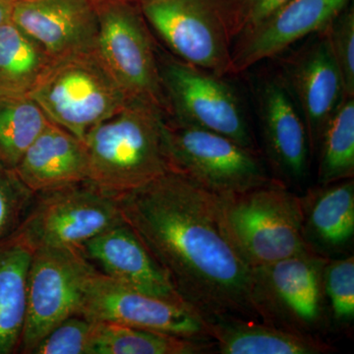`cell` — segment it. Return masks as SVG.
I'll use <instances>...</instances> for the list:
<instances>
[{
  "mask_svg": "<svg viewBox=\"0 0 354 354\" xmlns=\"http://www.w3.org/2000/svg\"><path fill=\"white\" fill-rule=\"evenodd\" d=\"M118 199L125 223L190 308L206 321L260 320L253 268L225 230L218 195L171 169Z\"/></svg>",
  "mask_w": 354,
  "mask_h": 354,
  "instance_id": "6da1fadb",
  "label": "cell"
},
{
  "mask_svg": "<svg viewBox=\"0 0 354 354\" xmlns=\"http://www.w3.org/2000/svg\"><path fill=\"white\" fill-rule=\"evenodd\" d=\"M167 111L144 97H130L84 139L88 183L118 197L171 171L165 146Z\"/></svg>",
  "mask_w": 354,
  "mask_h": 354,
  "instance_id": "7a4b0ae2",
  "label": "cell"
},
{
  "mask_svg": "<svg viewBox=\"0 0 354 354\" xmlns=\"http://www.w3.org/2000/svg\"><path fill=\"white\" fill-rule=\"evenodd\" d=\"M221 218L252 268L309 250L304 236L302 197L279 179L239 194L218 196Z\"/></svg>",
  "mask_w": 354,
  "mask_h": 354,
  "instance_id": "3957f363",
  "label": "cell"
},
{
  "mask_svg": "<svg viewBox=\"0 0 354 354\" xmlns=\"http://www.w3.org/2000/svg\"><path fill=\"white\" fill-rule=\"evenodd\" d=\"M29 95L51 122L83 142L130 97L95 50L51 59Z\"/></svg>",
  "mask_w": 354,
  "mask_h": 354,
  "instance_id": "277c9868",
  "label": "cell"
},
{
  "mask_svg": "<svg viewBox=\"0 0 354 354\" xmlns=\"http://www.w3.org/2000/svg\"><path fill=\"white\" fill-rule=\"evenodd\" d=\"M140 11L174 57L220 77L232 73L230 7L221 0H141Z\"/></svg>",
  "mask_w": 354,
  "mask_h": 354,
  "instance_id": "5b68a950",
  "label": "cell"
},
{
  "mask_svg": "<svg viewBox=\"0 0 354 354\" xmlns=\"http://www.w3.org/2000/svg\"><path fill=\"white\" fill-rule=\"evenodd\" d=\"M165 139L172 171L218 196L239 194L272 179L255 151L167 114Z\"/></svg>",
  "mask_w": 354,
  "mask_h": 354,
  "instance_id": "8992f818",
  "label": "cell"
},
{
  "mask_svg": "<svg viewBox=\"0 0 354 354\" xmlns=\"http://www.w3.org/2000/svg\"><path fill=\"white\" fill-rule=\"evenodd\" d=\"M123 221L118 197L86 181L35 194L13 234L32 251L41 247L81 249L95 235Z\"/></svg>",
  "mask_w": 354,
  "mask_h": 354,
  "instance_id": "52a82bcc",
  "label": "cell"
},
{
  "mask_svg": "<svg viewBox=\"0 0 354 354\" xmlns=\"http://www.w3.org/2000/svg\"><path fill=\"white\" fill-rule=\"evenodd\" d=\"M158 64L169 118L223 135L256 152L241 100L223 77L160 55L158 50Z\"/></svg>",
  "mask_w": 354,
  "mask_h": 354,
  "instance_id": "ba28073f",
  "label": "cell"
},
{
  "mask_svg": "<svg viewBox=\"0 0 354 354\" xmlns=\"http://www.w3.org/2000/svg\"><path fill=\"white\" fill-rule=\"evenodd\" d=\"M95 2L97 57L129 97L150 100L167 111L158 50L141 11L125 0Z\"/></svg>",
  "mask_w": 354,
  "mask_h": 354,
  "instance_id": "9c48e42d",
  "label": "cell"
},
{
  "mask_svg": "<svg viewBox=\"0 0 354 354\" xmlns=\"http://www.w3.org/2000/svg\"><path fill=\"white\" fill-rule=\"evenodd\" d=\"M329 258L312 250L253 268V300L259 319L312 335L324 322L323 271Z\"/></svg>",
  "mask_w": 354,
  "mask_h": 354,
  "instance_id": "30bf717a",
  "label": "cell"
},
{
  "mask_svg": "<svg viewBox=\"0 0 354 354\" xmlns=\"http://www.w3.org/2000/svg\"><path fill=\"white\" fill-rule=\"evenodd\" d=\"M94 269L80 248L41 247L34 250L28 272L21 353L32 354L51 330L77 315L84 283Z\"/></svg>",
  "mask_w": 354,
  "mask_h": 354,
  "instance_id": "8fae6325",
  "label": "cell"
},
{
  "mask_svg": "<svg viewBox=\"0 0 354 354\" xmlns=\"http://www.w3.org/2000/svg\"><path fill=\"white\" fill-rule=\"evenodd\" d=\"M77 315L94 322L211 341L207 321L190 307L132 290L95 268L84 283Z\"/></svg>",
  "mask_w": 354,
  "mask_h": 354,
  "instance_id": "7c38bea8",
  "label": "cell"
},
{
  "mask_svg": "<svg viewBox=\"0 0 354 354\" xmlns=\"http://www.w3.org/2000/svg\"><path fill=\"white\" fill-rule=\"evenodd\" d=\"M286 64L281 77L304 118L310 153L318 151L324 127L348 97L325 32Z\"/></svg>",
  "mask_w": 354,
  "mask_h": 354,
  "instance_id": "4fadbf2b",
  "label": "cell"
},
{
  "mask_svg": "<svg viewBox=\"0 0 354 354\" xmlns=\"http://www.w3.org/2000/svg\"><path fill=\"white\" fill-rule=\"evenodd\" d=\"M348 0H290L239 37L232 46V73H241L276 57L313 34L323 32Z\"/></svg>",
  "mask_w": 354,
  "mask_h": 354,
  "instance_id": "5bb4252c",
  "label": "cell"
},
{
  "mask_svg": "<svg viewBox=\"0 0 354 354\" xmlns=\"http://www.w3.org/2000/svg\"><path fill=\"white\" fill-rule=\"evenodd\" d=\"M10 19L51 59L95 50L97 12L95 0H21Z\"/></svg>",
  "mask_w": 354,
  "mask_h": 354,
  "instance_id": "9a60e30c",
  "label": "cell"
},
{
  "mask_svg": "<svg viewBox=\"0 0 354 354\" xmlns=\"http://www.w3.org/2000/svg\"><path fill=\"white\" fill-rule=\"evenodd\" d=\"M258 104L266 153L279 180L286 185L300 183L308 171V133L297 102L281 77L263 83Z\"/></svg>",
  "mask_w": 354,
  "mask_h": 354,
  "instance_id": "2e32d148",
  "label": "cell"
},
{
  "mask_svg": "<svg viewBox=\"0 0 354 354\" xmlns=\"http://www.w3.org/2000/svg\"><path fill=\"white\" fill-rule=\"evenodd\" d=\"M81 250L88 261H94L102 268L104 274L123 286L188 306L164 270L125 221L95 235L83 244Z\"/></svg>",
  "mask_w": 354,
  "mask_h": 354,
  "instance_id": "e0dca14e",
  "label": "cell"
},
{
  "mask_svg": "<svg viewBox=\"0 0 354 354\" xmlns=\"http://www.w3.org/2000/svg\"><path fill=\"white\" fill-rule=\"evenodd\" d=\"M14 171L34 194L86 183L87 148L82 140L50 121Z\"/></svg>",
  "mask_w": 354,
  "mask_h": 354,
  "instance_id": "ac0fdd59",
  "label": "cell"
},
{
  "mask_svg": "<svg viewBox=\"0 0 354 354\" xmlns=\"http://www.w3.org/2000/svg\"><path fill=\"white\" fill-rule=\"evenodd\" d=\"M208 334L221 354H324L335 348L313 335L241 318L207 321Z\"/></svg>",
  "mask_w": 354,
  "mask_h": 354,
  "instance_id": "d6986e66",
  "label": "cell"
},
{
  "mask_svg": "<svg viewBox=\"0 0 354 354\" xmlns=\"http://www.w3.org/2000/svg\"><path fill=\"white\" fill-rule=\"evenodd\" d=\"M304 236L310 250L342 252L354 235L353 178L321 186L302 197Z\"/></svg>",
  "mask_w": 354,
  "mask_h": 354,
  "instance_id": "ffe728a7",
  "label": "cell"
},
{
  "mask_svg": "<svg viewBox=\"0 0 354 354\" xmlns=\"http://www.w3.org/2000/svg\"><path fill=\"white\" fill-rule=\"evenodd\" d=\"M32 249L16 235L0 243V354L19 351Z\"/></svg>",
  "mask_w": 354,
  "mask_h": 354,
  "instance_id": "44dd1931",
  "label": "cell"
},
{
  "mask_svg": "<svg viewBox=\"0 0 354 354\" xmlns=\"http://www.w3.org/2000/svg\"><path fill=\"white\" fill-rule=\"evenodd\" d=\"M51 58L12 21L0 25V94L29 95Z\"/></svg>",
  "mask_w": 354,
  "mask_h": 354,
  "instance_id": "7402d4cb",
  "label": "cell"
},
{
  "mask_svg": "<svg viewBox=\"0 0 354 354\" xmlns=\"http://www.w3.org/2000/svg\"><path fill=\"white\" fill-rule=\"evenodd\" d=\"M95 354H200L209 353L211 341L188 339L165 333L97 322Z\"/></svg>",
  "mask_w": 354,
  "mask_h": 354,
  "instance_id": "603a6c76",
  "label": "cell"
},
{
  "mask_svg": "<svg viewBox=\"0 0 354 354\" xmlns=\"http://www.w3.org/2000/svg\"><path fill=\"white\" fill-rule=\"evenodd\" d=\"M50 121L30 95L0 94V162L15 169Z\"/></svg>",
  "mask_w": 354,
  "mask_h": 354,
  "instance_id": "cb8c5ba5",
  "label": "cell"
},
{
  "mask_svg": "<svg viewBox=\"0 0 354 354\" xmlns=\"http://www.w3.org/2000/svg\"><path fill=\"white\" fill-rule=\"evenodd\" d=\"M321 186L354 176V97H346L324 127L319 141Z\"/></svg>",
  "mask_w": 354,
  "mask_h": 354,
  "instance_id": "d4e9b609",
  "label": "cell"
},
{
  "mask_svg": "<svg viewBox=\"0 0 354 354\" xmlns=\"http://www.w3.org/2000/svg\"><path fill=\"white\" fill-rule=\"evenodd\" d=\"M324 297L335 322L344 325L354 319V257L328 259L323 271Z\"/></svg>",
  "mask_w": 354,
  "mask_h": 354,
  "instance_id": "484cf974",
  "label": "cell"
},
{
  "mask_svg": "<svg viewBox=\"0 0 354 354\" xmlns=\"http://www.w3.org/2000/svg\"><path fill=\"white\" fill-rule=\"evenodd\" d=\"M97 326L80 315L69 317L51 330L32 354H95Z\"/></svg>",
  "mask_w": 354,
  "mask_h": 354,
  "instance_id": "4316f807",
  "label": "cell"
},
{
  "mask_svg": "<svg viewBox=\"0 0 354 354\" xmlns=\"http://www.w3.org/2000/svg\"><path fill=\"white\" fill-rule=\"evenodd\" d=\"M34 197L14 169L0 162V243L19 227Z\"/></svg>",
  "mask_w": 354,
  "mask_h": 354,
  "instance_id": "83f0119b",
  "label": "cell"
},
{
  "mask_svg": "<svg viewBox=\"0 0 354 354\" xmlns=\"http://www.w3.org/2000/svg\"><path fill=\"white\" fill-rule=\"evenodd\" d=\"M348 97H354V15L342 12L324 30Z\"/></svg>",
  "mask_w": 354,
  "mask_h": 354,
  "instance_id": "f1b7e54d",
  "label": "cell"
},
{
  "mask_svg": "<svg viewBox=\"0 0 354 354\" xmlns=\"http://www.w3.org/2000/svg\"><path fill=\"white\" fill-rule=\"evenodd\" d=\"M290 0H237L236 6L230 9L234 41L259 24L277 9Z\"/></svg>",
  "mask_w": 354,
  "mask_h": 354,
  "instance_id": "f546056e",
  "label": "cell"
},
{
  "mask_svg": "<svg viewBox=\"0 0 354 354\" xmlns=\"http://www.w3.org/2000/svg\"><path fill=\"white\" fill-rule=\"evenodd\" d=\"M11 9H12V6L0 1V25L6 23V21L10 20Z\"/></svg>",
  "mask_w": 354,
  "mask_h": 354,
  "instance_id": "4dcf8cb0",
  "label": "cell"
},
{
  "mask_svg": "<svg viewBox=\"0 0 354 354\" xmlns=\"http://www.w3.org/2000/svg\"><path fill=\"white\" fill-rule=\"evenodd\" d=\"M0 1L6 2V3L10 4V6H13V4L17 3V2L21 1V0H0Z\"/></svg>",
  "mask_w": 354,
  "mask_h": 354,
  "instance_id": "1f68e13d",
  "label": "cell"
},
{
  "mask_svg": "<svg viewBox=\"0 0 354 354\" xmlns=\"http://www.w3.org/2000/svg\"><path fill=\"white\" fill-rule=\"evenodd\" d=\"M95 1H101V0H95ZM125 1H131V0H125Z\"/></svg>",
  "mask_w": 354,
  "mask_h": 354,
  "instance_id": "d6a6232c",
  "label": "cell"
}]
</instances>
